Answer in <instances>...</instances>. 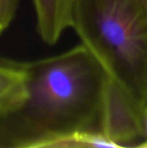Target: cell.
<instances>
[{"label": "cell", "mask_w": 147, "mask_h": 148, "mask_svg": "<svg viewBox=\"0 0 147 148\" xmlns=\"http://www.w3.org/2000/svg\"><path fill=\"white\" fill-rule=\"evenodd\" d=\"M28 62L0 59V115L20 112L29 98Z\"/></svg>", "instance_id": "obj_4"}, {"label": "cell", "mask_w": 147, "mask_h": 148, "mask_svg": "<svg viewBox=\"0 0 147 148\" xmlns=\"http://www.w3.org/2000/svg\"><path fill=\"white\" fill-rule=\"evenodd\" d=\"M36 28L40 37L49 45H54L62 34L72 27L74 0H32Z\"/></svg>", "instance_id": "obj_5"}, {"label": "cell", "mask_w": 147, "mask_h": 148, "mask_svg": "<svg viewBox=\"0 0 147 148\" xmlns=\"http://www.w3.org/2000/svg\"><path fill=\"white\" fill-rule=\"evenodd\" d=\"M29 98L12 147L49 148L77 132L102 133L108 75L83 44L28 62Z\"/></svg>", "instance_id": "obj_1"}, {"label": "cell", "mask_w": 147, "mask_h": 148, "mask_svg": "<svg viewBox=\"0 0 147 148\" xmlns=\"http://www.w3.org/2000/svg\"><path fill=\"white\" fill-rule=\"evenodd\" d=\"M140 3H142L145 6H146L147 7V0H139Z\"/></svg>", "instance_id": "obj_9"}, {"label": "cell", "mask_w": 147, "mask_h": 148, "mask_svg": "<svg viewBox=\"0 0 147 148\" xmlns=\"http://www.w3.org/2000/svg\"><path fill=\"white\" fill-rule=\"evenodd\" d=\"M102 133L118 147H139L147 138L144 109L110 79L104 100Z\"/></svg>", "instance_id": "obj_3"}, {"label": "cell", "mask_w": 147, "mask_h": 148, "mask_svg": "<svg viewBox=\"0 0 147 148\" xmlns=\"http://www.w3.org/2000/svg\"><path fill=\"white\" fill-rule=\"evenodd\" d=\"M118 147L103 133L77 132L55 141L50 148Z\"/></svg>", "instance_id": "obj_6"}, {"label": "cell", "mask_w": 147, "mask_h": 148, "mask_svg": "<svg viewBox=\"0 0 147 148\" xmlns=\"http://www.w3.org/2000/svg\"><path fill=\"white\" fill-rule=\"evenodd\" d=\"M109 79L147 106V7L139 0H74L72 27Z\"/></svg>", "instance_id": "obj_2"}, {"label": "cell", "mask_w": 147, "mask_h": 148, "mask_svg": "<svg viewBox=\"0 0 147 148\" xmlns=\"http://www.w3.org/2000/svg\"><path fill=\"white\" fill-rule=\"evenodd\" d=\"M139 147H140V148H147V140L146 141H145L143 144H141Z\"/></svg>", "instance_id": "obj_8"}, {"label": "cell", "mask_w": 147, "mask_h": 148, "mask_svg": "<svg viewBox=\"0 0 147 148\" xmlns=\"http://www.w3.org/2000/svg\"><path fill=\"white\" fill-rule=\"evenodd\" d=\"M20 0H0V35H2L13 21Z\"/></svg>", "instance_id": "obj_7"}]
</instances>
